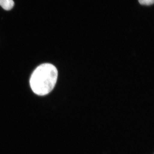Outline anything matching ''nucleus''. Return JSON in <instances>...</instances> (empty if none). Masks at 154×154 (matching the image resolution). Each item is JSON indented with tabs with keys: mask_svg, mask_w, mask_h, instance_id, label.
Masks as SVG:
<instances>
[{
	"mask_svg": "<svg viewBox=\"0 0 154 154\" xmlns=\"http://www.w3.org/2000/svg\"><path fill=\"white\" fill-rule=\"evenodd\" d=\"M0 6L6 11H10L14 8V2L13 0H0Z\"/></svg>",
	"mask_w": 154,
	"mask_h": 154,
	"instance_id": "obj_2",
	"label": "nucleus"
},
{
	"mask_svg": "<svg viewBox=\"0 0 154 154\" xmlns=\"http://www.w3.org/2000/svg\"><path fill=\"white\" fill-rule=\"evenodd\" d=\"M57 69L51 63L42 64L37 67L31 75L30 88L38 96L47 95L53 90L57 81Z\"/></svg>",
	"mask_w": 154,
	"mask_h": 154,
	"instance_id": "obj_1",
	"label": "nucleus"
},
{
	"mask_svg": "<svg viewBox=\"0 0 154 154\" xmlns=\"http://www.w3.org/2000/svg\"><path fill=\"white\" fill-rule=\"evenodd\" d=\"M138 2L143 5L149 6L154 4V0H138Z\"/></svg>",
	"mask_w": 154,
	"mask_h": 154,
	"instance_id": "obj_3",
	"label": "nucleus"
}]
</instances>
